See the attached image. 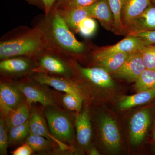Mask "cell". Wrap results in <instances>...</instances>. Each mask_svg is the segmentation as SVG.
Here are the masks:
<instances>
[{
  "mask_svg": "<svg viewBox=\"0 0 155 155\" xmlns=\"http://www.w3.org/2000/svg\"><path fill=\"white\" fill-rule=\"evenodd\" d=\"M152 4H153L155 5V0H150Z\"/></svg>",
  "mask_w": 155,
  "mask_h": 155,
  "instance_id": "37",
  "label": "cell"
},
{
  "mask_svg": "<svg viewBox=\"0 0 155 155\" xmlns=\"http://www.w3.org/2000/svg\"><path fill=\"white\" fill-rule=\"evenodd\" d=\"M51 142L44 137L30 133L27 137L26 140V143L35 151H40L49 148Z\"/></svg>",
  "mask_w": 155,
  "mask_h": 155,
  "instance_id": "26",
  "label": "cell"
},
{
  "mask_svg": "<svg viewBox=\"0 0 155 155\" xmlns=\"http://www.w3.org/2000/svg\"><path fill=\"white\" fill-rule=\"evenodd\" d=\"M35 57H16L1 60V74L7 76L23 75L35 72L38 65L34 61Z\"/></svg>",
  "mask_w": 155,
  "mask_h": 155,
  "instance_id": "6",
  "label": "cell"
},
{
  "mask_svg": "<svg viewBox=\"0 0 155 155\" xmlns=\"http://www.w3.org/2000/svg\"><path fill=\"white\" fill-rule=\"evenodd\" d=\"M145 46L144 42L138 37L127 35L125 38L113 45L95 49L93 52V57L97 61L117 53L132 54L140 51Z\"/></svg>",
  "mask_w": 155,
  "mask_h": 155,
  "instance_id": "5",
  "label": "cell"
},
{
  "mask_svg": "<svg viewBox=\"0 0 155 155\" xmlns=\"http://www.w3.org/2000/svg\"><path fill=\"white\" fill-rule=\"evenodd\" d=\"M82 101V95L75 94L65 93L62 98V102L67 109L78 112L81 109Z\"/></svg>",
  "mask_w": 155,
  "mask_h": 155,
  "instance_id": "27",
  "label": "cell"
},
{
  "mask_svg": "<svg viewBox=\"0 0 155 155\" xmlns=\"http://www.w3.org/2000/svg\"><path fill=\"white\" fill-rule=\"evenodd\" d=\"M29 4L37 6L40 8H43L44 10V6L42 0H25Z\"/></svg>",
  "mask_w": 155,
  "mask_h": 155,
  "instance_id": "35",
  "label": "cell"
},
{
  "mask_svg": "<svg viewBox=\"0 0 155 155\" xmlns=\"http://www.w3.org/2000/svg\"><path fill=\"white\" fill-rule=\"evenodd\" d=\"M89 8L92 17L97 19L104 28L113 31L114 17L108 0H99Z\"/></svg>",
  "mask_w": 155,
  "mask_h": 155,
  "instance_id": "15",
  "label": "cell"
},
{
  "mask_svg": "<svg viewBox=\"0 0 155 155\" xmlns=\"http://www.w3.org/2000/svg\"><path fill=\"white\" fill-rule=\"evenodd\" d=\"M70 65L74 66L84 78L97 86L109 88L114 86V82L107 70L102 67L85 68L75 64L73 61H69Z\"/></svg>",
  "mask_w": 155,
  "mask_h": 155,
  "instance_id": "12",
  "label": "cell"
},
{
  "mask_svg": "<svg viewBox=\"0 0 155 155\" xmlns=\"http://www.w3.org/2000/svg\"><path fill=\"white\" fill-rule=\"evenodd\" d=\"M140 52L146 68L155 70V45L145 46Z\"/></svg>",
  "mask_w": 155,
  "mask_h": 155,
  "instance_id": "29",
  "label": "cell"
},
{
  "mask_svg": "<svg viewBox=\"0 0 155 155\" xmlns=\"http://www.w3.org/2000/svg\"><path fill=\"white\" fill-rule=\"evenodd\" d=\"M29 133L28 121L22 125L12 127L8 130V143L16 144L28 136Z\"/></svg>",
  "mask_w": 155,
  "mask_h": 155,
  "instance_id": "25",
  "label": "cell"
},
{
  "mask_svg": "<svg viewBox=\"0 0 155 155\" xmlns=\"http://www.w3.org/2000/svg\"><path fill=\"white\" fill-rule=\"evenodd\" d=\"M146 69L139 51L130 54L122 67L114 74L130 82H135Z\"/></svg>",
  "mask_w": 155,
  "mask_h": 155,
  "instance_id": "9",
  "label": "cell"
},
{
  "mask_svg": "<svg viewBox=\"0 0 155 155\" xmlns=\"http://www.w3.org/2000/svg\"><path fill=\"white\" fill-rule=\"evenodd\" d=\"M45 49L47 46L41 28L38 25L33 28L22 27L1 38L0 59L35 57Z\"/></svg>",
  "mask_w": 155,
  "mask_h": 155,
  "instance_id": "2",
  "label": "cell"
},
{
  "mask_svg": "<svg viewBox=\"0 0 155 155\" xmlns=\"http://www.w3.org/2000/svg\"><path fill=\"white\" fill-rule=\"evenodd\" d=\"M97 28V22L94 18L87 17L79 22L78 26V32L84 37H90L94 34Z\"/></svg>",
  "mask_w": 155,
  "mask_h": 155,
  "instance_id": "28",
  "label": "cell"
},
{
  "mask_svg": "<svg viewBox=\"0 0 155 155\" xmlns=\"http://www.w3.org/2000/svg\"><path fill=\"white\" fill-rule=\"evenodd\" d=\"M28 127L30 133L41 136L50 142H55L61 148H66V144L59 141L50 133L47 127L46 123L41 114L36 111L31 113L28 120Z\"/></svg>",
  "mask_w": 155,
  "mask_h": 155,
  "instance_id": "17",
  "label": "cell"
},
{
  "mask_svg": "<svg viewBox=\"0 0 155 155\" xmlns=\"http://www.w3.org/2000/svg\"><path fill=\"white\" fill-rule=\"evenodd\" d=\"M58 8L61 17L73 33H77L78 26L81 20L87 17H92L89 6Z\"/></svg>",
  "mask_w": 155,
  "mask_h": 155,
  "instance_id": "13",
  "label": "cell"
},
{
  "mask_svg": "<svg viewBox=\"0 0 155 155\" xmlns=\"http://www.w3.org/2000/svg\"><path fill=\"white\" fill-rule=\"evenodd\" d=\"M33 151L30 146L26 143L12 152V154L13 155H30Z\"/></svg>",
  "mask_w": 155,
  "mask_h": 155,
  "instance_id": "33",
  "label": "cell"
},
{
  "mask_svg": "<svg viewBox=\"0 0 155 155\" xmlns=\"http://www.w3.org/2000/svg\"><path fill=\"white\" fill-rule=\"evenodd\" d=\"M50 132L63 143L72 141L73 129L70 119L66 114L56 110H49L45 112Z\"/></svg>",
  "mask_w": 155,
  "mask_h": 155,
  "instance_id": "4",
  "label": "cell"
},
{
  "mask_svg": "<svg viewBox=\"0 0 155 155\" xmlns=\"http://www.w3.org/2000/svg\"><path fill=\"white\" fill-rule=\"evenodd\" d=\"M129 35L138 37L144 42L146 46L155 45V30L139 31Z\"/></svg>",
  "mask_w": 155,
  "mask_h": 155,
  "instance_id": "31",
  "label": "cell"
},
{
  "mask_svg": "<svg viewBox=\"0 0 155 155\" xmlns=\"http://www.w3.org/2000/svg\"><path fill=\"white\" fill-rule=\"evenodd\" d=\"M114 20L113 32L117 35L126 34L122 22V13L126 0H108Z\"/></svg>",
  "mask_w": 155,
  "mask_h": 155,
  "instance_id": "23",
  "label": "cell"
},
{
  "mask_svg": "<svg viewBox=\"0 0 155 155\" xmlns=\"http://www.w3.org/2000/svg\"><path fill=\"white\" fill-rule=\"evenodd\" d=\"M17 85L26 98L28 104L38 103L44 107L54 104L51 97L37 87L28 84H19Z\"/></svg>",
  "mask_w": 155,
  "mask_h": 155,
  "instance_id": "18",
  "label": "cell"
},
{
  "mask_svg": "<svg viewBox=\"0 0 155 155\" xmlns=\"http://www.w3.org/2000/svg\"><path fill=\"white\" fill-rule=\"evenodd\" d=\"M89 154L91 155H99V153L95 148L91 149V150L90 151Z\"/></svg>",
  "mask_w": 155,
  "mask_h": 155,
  "instance_id": "36",
  "label": "cell"
},
{
  "mask_svg": "<svg viewBox=\"0 0 155 155\" xmlns=\"http://www.w3.org/2000/svg\"><path fill=\"white\" fill-rule=\"evenodd\" d=\"M153 137L154 139L155 140V127L154 130L153 134Z\"/></svg>",
  "mask_w": 155,
  "mask_h": 155,
  "instance_id": "38",
  "label": "cell"
},
{
  "mask_svg": "<svg viewBox=\"0 0 155 155\" xmlns=\"http://www.w3.org/2000/svg\"><path fill=\"white\" fill-rule=\"evenodd\" d=\"M30 108L28 103H22L5 117V124L8 130L27 122L30 117Z\"/></svg>",
  "mask_w": 155,
  "mask_h": 155,
  "instance_id": "20",
  "label": "cell"
},
{
  "mask_svg": "<svg viewBox=\"0 0 155 155\" xmlns=\"http://www.w3.org/2000/svg\"><path fill=\"white\" fill-rule=\"evenodd\" d=\"M8 130L6 127L3 118L0 119V154H7L8 145Z\"/></svg>",
  "mask_w": 155,
  "mask_h": 155,
  "instance_id": "30",
  "label": "cell"
},
{
  "mask_svg": "<svg viewBox=\"0 0 155 155\" xmlns=\"http://www.w3.org/2000/svg\"><path fill=\"white\" fill-rule=\"evenodd\" d=\"M24 96L17 84L2 82L0 84V108L5 117L22 103Z\"/></svg>",
  "mask_w": 155,
  "mask_h": 155,
  "instance_id": "7",
  "label": "cell"
},
{
  "mask_svg": "<svg viewBox=\"0 0 155 155\" xmlns=\"http://www.w3.org/2000/svg\"><path fill=\"white\" fill-rule=\"evenodd\" d=\"M130 54L117 53L101 59L97 62L100 67L104 68L109 73H114L122 67Z\"/></svg>",
  "mask_w": 155,
  "mask_h": 155,
  "instance_id": "22",
  "label": "cell"
},
{
  "mask_svg": "<svg viewBox=\"0 0 155 155\" xmlns=\"http://www.w3.org/2000/svg\"><path fill=\"white\" fill-rule=\"evenodd\" d=\"M43 32L47 49L61 55H78L84 52L85 45L78 41L59 13L53 7L45 19L38 25Z\"/></svg>",
  "mask_w": 155,
  "mask_h": 155,
  "instance_id": "1",
  "label": "cell"
},
{
  "mask_svg": "<svg viewBox=\"0 0 155 155\" xmlns=\"http://www.w3.org/2000/svg\"><path fill=\"white\" fill-rule=\"evenodd\" d=\"M155 98V89L138 91L136 94L123 98L119 104L121 110H127L148 103Z\"/></svg>",
  "mask_w": 155,
  "mask_h": 155,
  "instance_id": "21",
  "label": "cell"
},
{
  "mask_svg": "<svg viewBox=\"0 0 155 155\" xmlns=\"http://www.w3.org/2000/svg\"><path fill=\"white\" fill-rule=\"evenodd\" d=\"M68 1V0H42L44 6L45 15H47L49 14L50 11L52 8L54 4L57 1H59L61 3H64V5Z\"/></svg>",
  "mask_w": 155,
  "mask_h": 155,
  "instance_id": "34",
  "label": "cell"
},
{
  "mask_svg": "<svg viewBox=\"0 0 155 155\" xmlns=\"http://www.w3.org/2000/svg\"><path fill=\"white\" fill-rule=\"evenodd\" d=\"M150 123L149 109H143L133 115L130 122V141L133 145L140 144L143 140Z\"/></svg>",
  "mask_w": 155,
  "mask_h": 155,
  "instance_id": "11",
  "label": "cell"
},
{
  "mask_svg": "<svg viewBox=\"0 0 155 155\" xmlns=\"http://www.w3.org/2000/svg\"><path fill=\"white\" fill-rule=\"evenodd\" d=\"M155 30V5H150L144 12L136 18L126 29L127 35Z\"/></svg>",
  "mask_w": 155,
  "mask_h": 155,
  "instance_id": "16",
  "label": "cell"
},
{
  "mask_svg": "<svg viewBox=\"0 0 155 155\" xmlns=\"http://www.w3.org/2000/svg\"><path fill=\"white\" fill-rule=\"evenodd\" d=\"M99 127L104 145L112 151L118 150L121 144V136L115 120L110 116H103L100 119Z\"/></svg>",
  "mask_w": 155,
  "mask_h": 155,
  "instance_id": "8",
  "label": "cell"
},
{
  "mask_svg": "<svg viewBox=\"0 0 155 155\" xmlns=\"http://www.w3.org/2000/svg\"><path fill=\"white\" fill-rule=\"evenodd\" d=\"M150 0H126L122 13V22L126 29L137 17L150 5Z\"/></svg>",
  "mask_w": 155,
  "mask_h": 155,
  "instance_id": "14",
  "label": "cell"
},
{
  "mask_svg": "<svg viewBox=\"0 0 155 155\" xmlns=\"http://www.w3.org/2000/svg\"><path fill=\"white\" fill-rule=\"evenodd\" d=\"M60 56L59 53L52 50L45 49L43 51L35 57L38 67L35 72L70 78L72 74V67Z\"/></svg>",
  "mask_w": 155,
  "mask_h": 155,
  "instance_id": "3",
  "label": "cell"
},
{
  "mask_svg": "<svg viewBox=\"0 0 155 155\" xmlns=\"http://www.w3.org/2000/svg\"><path fill=\"white\" fill-rule=\"evenodd\" d=\"M99 1V0H68L63 8L88 7Z\"/></svg>",
  "mask_w": 155,
  "mask_h": 155,
  "instance_id": "32",
  "label": "cell"
},
{
  "mask_svg": "<svg viewBox=\"0 0 155 155\" xmlns=\"http://www.w3.org/2000/svg\"><path fill=\"white\" fill-rule=\"evenodd\" d=\"M77 140L82 147H86L90 142L92 130L88 110H84L78 115L75 121Z\"/></svg>",
  "mask_w": 155,
  "mask_h": 155,
  "instance_id": "19",
  "label": "cell"
},
{
  "mask_svg": "<svg viewBox=\"0 0 155 155\" xmlns=\"http://www.w3.org/2000/svg\"><path fill=\"white\" fill-rule=\"evenodd\" d=\"M32 76L34 80L41 84L49 85L65 93L81 95L78 87L69 78L50 75L42 72H35Z\"/></svg>",
  "mask_w": 155,
  "mask_h": 155,
  "instance_id": "10",
  "label": "cell"
},
{
  "mask_svg": "<svg viewBox=\"0 0 155 155\" xmlns=\"http://www.w3.org/2000/svg\"><path fill=\"white\" fill-rule=\"evenodd\" d=\"M134 88L138 92L155 89V70L145 69L135 81Z\"/></svg>",
  "mask_w": 155,
  "mask_h": 155,
  "instance_id": "24",
  "label": "cell"
}]
</instances>
